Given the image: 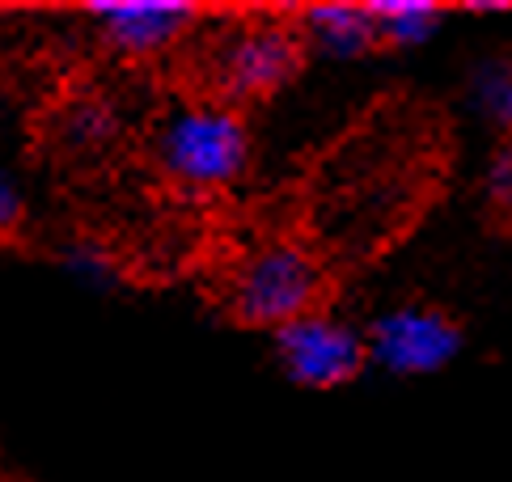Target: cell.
I'll list each match as a JSON object with an SVG mask.
<instances>
[{
  "instance_id": "cell-1",
  "label": "cell",
  "mask_w": 512,
  "mask_h": 482,
  "mask_svg": "<svg viewBox=\"0 0 512 482\" xmlns=\"http://www.w3.org/2000/svg\"><path fill=\"white\" fill-rule=\"evenodd\" d=\"M157 157L166 174L187 182V187H221V182H233L242 174L250 157V136L233 110L191 106L161 127Z\"/></svg>"
},
{
  "instance_id": "cell-2",
  "label": "cell",
  "mask_w": 512,
  "mask_h": 482,
  "mask_svg": "<svg viewBox=\"0 0 512 482\" xmlns=\"http://www.w3.org/2000/svg\"><path fill=\"white\" fill-rule=\"evenodd\" d=\"M318 296V267L297 246L254 254L233 284V309L250 326H288L309 313Z\"/></svg>"
},
{
  "instance_id": "cell-3",
  "label": "cell",
  "mask_w": 512,
  "mask_h": 482,
  "mask_svg": "<svg viewBox=\"0 0 512 482\" xmlns=\"http://www.w3.org/2000/svg\"><path fill=\"white\" fill-rule=\"evenodd\" d=\"M364 351L394 377H428L462 351V335L457 326L436 309H390L373 322V335L364 343Z\"/></svg>"
},
{
  "instance_id": "cell-4",
  "label": "cell",
  "mask_w": 512,
  "mask_h": 482,
  "mask_svg": "<svg viewBox=\"0 0 512 482\" xmlns=\"http://www.w3.org/2000/svg\"><path fill=\"white\" fill-rule=\"evenodd\" d=\"M276 347L288 377L305 389L347 385L364 364V339L347 322L322 318V313H305V318L280 326Z\"/></svg>"
},
{
  "instance_id": "cell-5",
  "label": "cell",
  "mask_w": 512,
  "mask_h": 482,
  "mask_svg": "<svg viewBox=\"0 0 512 482\" xmlns=\"http://www.w3.org/2000/svg\"><path fill=\"white\" fill-rule=\"evenodd\" d=\"M297 64H301V43H297V34L284 26L237 30L233 39H225L221 51H216V77H221L229 94H242V98L276 94L292 72H297Z\"/></svg>"
},
{
  "instance_id": "cell-6",
  "label": "cell",
  "mask_w": 512,
  "mask_h": 482,
  "mask_svg": "<svg viewBox=\"0 0 512 482\" xmlns=\"http://www.w3.org/2000/svg\"><path fill=\"white\" fill-rule=\"evenodd\" d=\"M102 34L127 55L166 51L195 22V9L182 0H98L89 5Z\"/></svg>"
},
{
  "instance_id": "cell-7",
  "label": "cell",
  "mask_w": 512,
  "mask_h": 482,
  "mask_svg": "<svg viewBox=\"0 0 512 482\" xmlns=\"http://www.w3.org/2000/svg\"><path fill=\"white\" fill-rule=\"evenodd\" d=\"M305 30L318 51L335 55V60H356L377 47V26L364 5H314L305 13Z\"/></svg>"
},
{
  "instance_id": "cell-8",
  "label": "cell",
  "mask_w": 512,
  "mask_h": 482,
  "mask_svg": "<svg viewBox=\"0 0 512 482\" xmlns=\"http://www.w3.org/2000/svg\"><path fill=\"white\" fill-rule=\"evenodd\" d=\"M364 9H369L377 26V43H390V47H419L441 26V9L432 0H373Z\"/></svg>"
},
{
  "instance_id": "cell-9",
  "label": "cell",
  "mask_w": 512,
  "mask_h": 482,
  "mask_svg": "<svg viewBox=\"0 0 512 482\" xmlns=\"http://www.w3.org/2000/svg\"><path fill=\"white\" fill-rule=\"evenodd\" d=\"M470 98L487 123H496L508 132L512 127V60H487L474 68Z\"/></svg>"
},
{
  "instance_id": "cell-10",
  "label": "cell",
  "mask_w": 512,
  "mask_h": 482,
  "mask_svg": "<svg viewBox=\"0 0 512 482\" xmlns=\"http://www.w3.org/2000/svg\"><path fill=\"white\" fill-rule=\"evenodd\" d=\"M487 191L491 199L500 203V208L512 212V144H504L496 161H491V170H487Z\"/></svg>"
},
{
  "instance_id": "cell-11",
  "label": "cell",
  "mask_w": 512,
  "mask_h": 482,
  "mask_svg": "<svg viewBox=\"0 0 512 482\" xmlns=\"http://www.w3.org/2000/svg\"><path fill=\"white\" fill-rule=\"evenodd\" d=\"M17 229H22V199H17V191L0 178V241L13 237Z\"/></svg>"
},
{
  "instance_id": "cell-12",
  "label": "cell",
  "mask_w": 512,
  "mask_h": 482,
  "mask_svg": "<svg viewBox=\"0 0 512 482\" xmlns=\"http://www.w3.org/2000/svg\"><path fill=\"white\" fill-rule=\"evenodd\" d=\"M470 9H479V13H500L508 5H500V0H479V5H470Z\"/></svg>"
}]
</instances>
